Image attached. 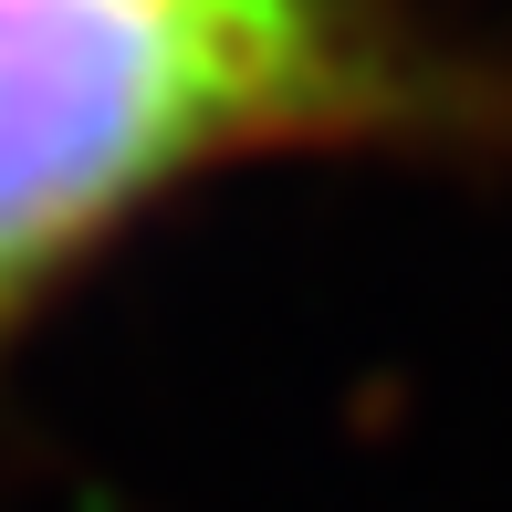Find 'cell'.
<instances>
[{
	"label": "cell",
	"instance_id": "1",
	"mask_svg": "<svg viewBox=\"0 0 512 512\" xmlns=\"http://www.w3.org/2000/svg\"><path fill=\"white\" fill-rule=\"evenodd\" d=\"M356 0H0V335L178 178L377 126Z\"/></svg>",
	"mask_w": 512,
	"mask_h": 512
}]
</instances>
